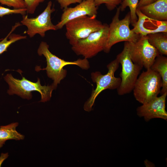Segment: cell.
I'll return each mask as SVG.
<instances>
[{
    "mask_svg": "<svg viewBox=\"0 0 167 167\" xmlns=\"http://www.w3.org/2000/svg\"><path fill=\"white\" fill-rule=\"evenodd\" d=\"M52 5V2L49 1L43 11L36 18H30L27 15H23L21 22L27 27V33L30 37L37 34L43 37L46 31L57 30L56 25L51 22V14L55 10L54 8H51Z\"/></svg>",
    "mask_w": 167,
    "mask_h": 167,
    "instance_id": "obj_10",
    "label": "cell"
},
{
    "mask_svg": "<svg viewBox=\"0 0 167 167\" xmlns=\"http://www.w3.org/2000/svg\"><path fill=\"white\" fill-rule=\"evenodd\" d=\"M125 43L132 61L146 70L150 68L156 58L160 55L157 49L149 43L147 36H141L135 42Z\"/></svg>",
    "mask_w": 167,
    "mask_h": 167,
    "instance_id": "obj_9",
    "label": "cell"
},
{
    "mask_svg": "<svg viewBox=\"0 0 167 167\" xmlns=\"http://www.w3.org/2000/svg\"><path fill=\"white\" fill-rule=\"evenodd\" d=\"M97 8L94 0H83L74 7L63 9L60 21L56 25L57 29H62L67 22L79 17H96Z\"/></svg>",
    "mask_w": 167,
    "mask_h": 167,
    "instance_id": "obj_11",
    "label": "cell"
},
{
    "mask_svg": "<svg viewBox=\"0 0 167 167\" xmlns=\"http://www.w3.org/2000/svg\"><path fill=\"white\" fill-rule=\"evenodd\" d=\"M116 58L122 66L120 74L121 81L120 86L117 89L118 94L122 96L129 93L133 91L143 67L132 61L125 43L122 51L117 55Z\"/></svg>",
    "mask_w": 167,
    "mask_h": 167,
    "instance_id": "obj_8",
    "label": "cell"
},
{
    "mask_svg": "<svg viewBox=\"0 0 167 167\" xmlns=\"http://www.w3.org/2000/svg\"><path fill=\"white\" fill-rule=\"evenodd\" d=\"M94 1L96 6L105 4L107 8L111 11L114 10L117 6L121 4L122 0H94Z\"/></svg>",
    "mask_w": 167,
    "mask_h": 167,
    "instance_id": "obj_20",
    "label": "cell"
},
{
    "mask_svg": "<svg viewBox=\"0 0 167 167\" xmlns=\"http://www.w3.org/2000/svg\"><path fill=\"white\" fill-rule=\"evenodd\" d=\"M157 0H139L137 5V9L152 3Z\"/></svg>",
    "mask_w": 167,
    "mask_h": 167,
    "instance_id": "obj_25",
    "label": "cell"
},
{
    "mask_svg": "<svg viewBox=\"0 0 167 167\" xmlns=\"http://www.w3.org/2000/svg\"><path fill=\"white\" fill-rule=\"evenodd\" d=\"M119 64L116 58L107 65L108 71L105 74L103 75L98 71L92 73L91 77L93 82L96 83V87L92 90L90 97L84 104V109L85 110H91L96 98L102 91L107 89H117L119 87L121 79L115 77L114 74L119 67Z\"/></svg>",
    "mask_w": 167,
    "mask_h": 167,
    "instance_id": "obj_5",
    "label": "cell"
},
{
    "mask_svg": "<svg viewBox=\"0 0 167 167\" xmlns=\"http://www.w3.org/2000/svg\"></svg>",
    "mask_w": 167,
    "mask_h": 167,
    "instance_id": "obj_27",
    "label": "cell"
},
{
    "mask_svg": "<svg viewBox=\"0 0 167 167\" xmlns=\"http://www.w3.org/2000/svg\"><path fill=\"white\" fill-rule=\"evenodd\" d=\"M137 9L149 18L160 21H167V0H157Z\"/></svg>",
    "mask_w": 167,
    "mask_h": 167,
    "instance_id": "obj_14",
    "label": "cell"
},
{
    "mask_svg": "<svg viewBox=\"0 0 167 167\" xmlns=\"http://www.w3.org/2000/svg\"><path fill=\"white\" fill-rule=\"evenodd\" d=\"M109 27V25L105 24L104 27L100 30L77 41L72 45V49L77 55H82L85 58L88 59L95 56L99 52L104 51L105 48Z\"/></svg>",
    "mask_w": 167,
    "mask_h": 167,
    "instance_id": "obj_6",
    "label": "cell"
},
{
    "mask_svg": "<svg viewBox=\"0 0 167 167\" xmlns=\"http://www.w3.org/2000/svg\"><path fill=\"white\" fill-rule=\"evenodd\" d=\"M9 155L8 153H3L1 154L0 156V167L1 166L2 163L8 156Z\"/></svg>",
    "mask_w": 167,
    "mask_h": 167,
    "instance_id": "obj_26",
    "label": "cell"
},
{
    "mask_svg": "<svg viewBox=\"0 0 167 167\" xmlns=\"http://www.w3.org/2000/svg\"><path fill=\"white\" fill-rule=\"evenodd\" d=\"M19 23H16L13 26L11 30L8 35L4 39H0V54L6 51L10 45L16 41L21 39H25L26 36L15 34H11L12 32L18 26L20 25Z\"/></svg>",
    "mask_w": 167,
    "mask_h": 167,
    "instance_id": "obj_18",
    "label": "cell"
},
{
    "mask_svg": "<svg viewBox=\"0 0 167 167\" xmlns=\"http://www.w3.org/2000/svg\"><path fill=\"white\" fill-rule=\"evenodd\" d=\"M162 86L160 75L149 68L143 71L138 76L132 91L136 100L143 104L157 97Z\"/></svg>",
    "mask_w": 167,
    "mask_h": 167,
    "instance_id": "obj_2",
    "label": "cell"
},
{
    "mask_svg": "<svg viewBox=\"0 0 167 167\" xmlns=\"http://www.w3.org/2000/svg\"><path fill=\"white\" fill-rule=\"evenodd\" d=\"M96 17L84 16L72 19L66 24V36L71 45L104 27L105 24H103Z\"/></svg>",
    "mask_w": 167,
    "mask_h": 167,
    "instance_id": "obj_7",
    "label": "cell"
},
{
    "mask_svg": "<svg viewBox=\"0 0 167 167\" xmlns=\"http://www.w3.org/2000/svg\"><path fill=\"white\" fill-rule=\"evenodd\" d=\"M120 11L119 6L109 25L108 38L103 51L105 53H109L112 46L122 41L135 42L141 36L130 28L131 21L130 12L123 19L120 20Z\"/></svg>",
    "mask_w": 167,
    "mask_h": 167,
    "instance_id": "obj_4",
    "label": "cell"
},
{
    "mask_svg": "<svg viewBox=\"0 0 167 167\" xmlns=\"http://www.w3.org/2000/svg\"><path fill=\"white\" fill-rule=\"evenodd\" d=\"M49 46L45 42L42 41L37 51L40 56L43 55L46 58L47 66L45 68L40 69L46 70L49 77L53 80L52 84L56 88L58 84L66 76L67 71L63 67L68 65H76L81 69L87 70L90 67L87 59H79L74 61H68L62 59L52 54L49 50Z\"/></svg>",
    "mask_w": 167,
    "mask_h": 167,
    "instance_id": "obj_1",
    "label": "cell"
},
{
    "mask_svg": "<svg viewBox=\"0 0 167 167\" xmlns=\"http://www.w3.org/2000/svg\"><path fill=\"white\" fill-rule=\"evenodd\" d=\"M4 79L9 85L7 91L10 95L16 94L24 99L29 100L31 98V92L34 91L39 92L41 96V102H45L49 101L53 90L56 88L53 85L42 86L40 80L38 79L36 82H33L22 77L21 79L14 78L11 74H7Z\"/></svg>",
    "mask_w": 167,
    "mask_h": 167,
    "instance_id": "obj_3",
    "label": "cell"
},
{
    "mask_svg": "<svg viewBox=\"0 0 167 167\" xmlns=\"http://www.w3.org/2000/svg\"><path fill=\"white\" fill-rule=\"evenodd\" d=\"M60 4L61 8L64 9L71 4L80 3L83 0H57Z\"/></svg>",
    "mask_w": 167,
    "mask_h": 167,
    "instance_id": "obj_24",
    "label": "cell"
},
{
    "mask_svg": "<svg viewBox=\"0 0 167 167\" xmlns=\"http://www.w3.org/2000/svg\"><path fill=\"white\" fill-rule=\"evenodd\" d=\"M167 92L158 96L149 102L143 104L137 109V114L144 118L146 121L153 118L167 119V113L165 110L166 98Z\"/></svg>",
    "mask_w": 167,
    "mask_h": 167,
    "instance_id": "obj_12",
    "label": "cell"
},
{
    "mask_svg": "<svg viewBox=\"0 0 167 167\" xmlns=\"http://www.w3.org/2000/svg\"><path fill=\"white\" fill-rule=\"evenodd\" d=\"M27 11L26 8L11 9L0 6V17L13 14H19L24 15H25Z\"/></svg>",
    "mask_w": 167,
    "mask_h": 167,
    "instance_id": "obj_22",
    "label": "cell"
},
{
    "mask_svg": "<svg viewBox=\"0 0 167 167\" xmlns=\"http://www.w3.org/2000/svg\"><path fill=\"white\" fill-rule=\"evenodd\" d=\"M18 125V122H15L0 126V148L8 140H19L24 139V136L16 130V128Z\"/></svg>",
    "mask_w": 167,
    "mask_h": 167,
    "instance_id": "obj_15",
    "label": "cell"
},
{
    "mask_svg": "<svg viewBox=\"0 0 167 167\" xmlns=\"http://www.w3.org/2000/svg\"><path fill=\"white\" fill-rule=\"evenodd\" d=\"M157 72L161 76L162 86L160 93L161 95L167 92V58L159 55L156 58L150 68Z\"/></svg>",
    "mask_w": 167,
    "mask_h": 167,
    "instance_id": "obj_16",
    "label": "cell"
},
{
    "mask_svg": "<svg viewBox=\"0 0 167 167\" xmlns=\"http://www.w3.org/2000/svg\"><path fill=\"white\" fill-rule=\"evenodd\" d=\"M138 2L139 0H122L120 6V11H124L126 7H129L131 18V24L133 26L138 20L136 11Z\"/></svg>",
    "mask_w": 167,
    "mask_h": 167,
    "instance_id": "obj_19",
    "label": "cell"
},
{
    "mask_svg": "<svg viewBox=\"0 0 167 167\" xmlns=\"http://www.w3.org/2000/svg\"><path fill=\"white\" fill-rule=\"evenodd\" d=\"M136 13L138 20L131 29L141 36L156 32L167 33V21H160L149 18L137 9Z\"/></svg>",
    "mask_w": 167,
    "mask_h": 167,
    "instance_id": "obj_13",
    "label": "cell"
},
{
    "mask_svg": "<svg viewBox=\"0 0 167 167\" xmlns=\"http://www.w3.org/2000/svg\"><path fill=\"white\" fill-rule=\"evenodd\" d=\"M147 36L149 43L157 49L160 55H167V33L156 32Z\"/></svg>",
    "mask_w": 167,
    "mask_h": 167,
    "instance_id": "obj_17",
    "label": "cell"
},
{
    "mask_svg": "<svg viewBox=\"0 0 167 167\" xmlns=\"http://www.w3.org/2000/svg\"><path fill=\"white\" fill-rule=\"evenodd\" d=\"M25 2L27 12L29 14H33L39 3L44 0H24Z\"/></svg>",
    "mask_w": 167,
    "mask_h": 167,
    "instance_id": "obj_23",
    "label": "cell"
},
{
    "mask_svg": "<svg viewBox=\"0 0 167 167\" xmlns=\"http://www.w3.org/2000/svg\"><path fill=\"white\" fill-rule=\"evenodd\" d=\"M0 3L15 9L26 8L24 0H0Z\"/></svg>",
    "mask_w": 167,
    "mask_h": 167,
    "instance_id": "obj_21",
    "label": "cell"
}]
</instances>
